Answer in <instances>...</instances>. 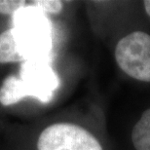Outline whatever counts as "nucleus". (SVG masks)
<instances>
[{
  "label": "nucleus",
  "instance_id": "obj_7",
  "mask_svg": "<svg viewBox=\"0 0 150 150\" xmlns=\"http://www.w3.org/2000/svg\"><path fill=\"white\" fill-rule=\"evenodd\" d=\"M25 62L17 49L14 29L9 28L0 34V64Z\"/></svg>",
  "mask_w": 150,
  "mask_h": 150
},
{
  "label": "nucleus",
  "instance_id": "obj_4",
  "mask_svg": "<svg viewBox=\"0 0 150 150\" xmlns=\"http://www.w3.org/2000/svg\"><path fill=\"white\" fill-rule=\"evenodd\" d=\"M20 78L23 80L29 97L48 103L53 91L59 84L58 77L44 59H28L23 62L20 69Z\"/></svg>",
  "mask_w": 150,
  "mask_h": 150
},
{
  "label": "nucleus",
  "instance_id": "obj_6",
  "mask_svg": "<svg viewBox=\"0 0 150 150\" xmlns=\"http://www.w3.org/2000/svg\"><path fill=\"white\" fill-rule=\"evenodd\" d=\"M132 142L136 150H150V108L142 114L134 126Z\"/></svg>",
  "mask_w": 150,
  "mask_h": 150
},
{
  "label": "nucleus",
  "instance_id": "obj_8",
  "mask_svg": "<svg viewBox=\"0 0 150 150\" xmlns=\"http://www.w3.org/2000/svg\"><path fill=\"white\" fill-rule=\"evenodd\" d=\"M32 6H35L43 13L59 14L64 8V3L59 0H36L31 2Z\"/></svg>",
  "mask_w": 150,
  "mask_h": 150
},
{
  "label": "nucleus",
  "instance_id": "obj_5",
  "mask_svg": "<svg viewBox=\"0 0 150 150\" xmlns=\"http://www.w3.org/2000/svg\"><path fill=\"white\" fill-rule=\"evenodd\" d=\"M26 97L29 94L23 80L15 75L8 76L0 87V103L4 106L19 103Z\"/></svg>",
  "mask_w": 150,
  "mask_h": 150
},
{
  "label": "nucleus",
  "instance_id": "obj_3",
  "mask_svg": "<svg viewBox=\"0 0 150 150\" xmlns=\"http://www.w3.org/2000/svg\"><path fill=\"white\" fill-rule=\"evenodd\" d=\"M37 150H103L94 134L72 123H56L44 129Z\"/></svg>",
  "mask_w": 150,
  "mask_h": 150
},
{
  "label": "nucleus",
  "instance_id": "obj_2",
  "mask_svg": "<svg viewBox=\"0 0 150 150\" xmlns=\"http://www.w3.org/2000/svg\"><path fill=\"white\" fill-rule=\"evenodd\" d=\"M115 61L123 72L142 82H150V34L134 31L115 47Z\"/></svg>",
  "mask_w": 150,
  "mask_h": 150
},
{
  "label": "nucleus",
  "instance_id": "obj_9",
  "mask_svg": "<svg viewBox=\"0 0 150 150\" xmlns=\"http://www.w3.org/2000/svg\"><path fill=\"white\" fill-rule=\"evenodd\" d=\"M25 5L23 0H0V14L14 15Z\"/></svg>",
  "mask_w": 150,
  "mask_h": 150
},
{
  "label": "nucleus",
  "instance_id": "obj_1",
  "mask_svg": "<svg viewBox=\"0 0 150 150\" xmlns=\"http://www.w3.org/2000/svg\"><path fill=\"white\" fill-rule=\"evenodd\" d=\"M17 49L25 61L44 59L51 50V23L35 6L25 5L13 15Z\"/></svg>",
  "mask_w": 150,
  "mask_h": 150
},
{
  "label": "nucleus",
  "instance_id": "obj_10",
  "mask_svg": "<svg viewBox=\"0 0 150 150\" xmlns=\"http://www.w3.org/2000/svg\"><path fill=\"white\" fill-rule=\"evenodd\" d=\"M143 5H144L146 14L150 17V0H145V1H143Z\"/></svg>",
  "mask_w": 150,
  "mask_h": 150
}]
</instances>
